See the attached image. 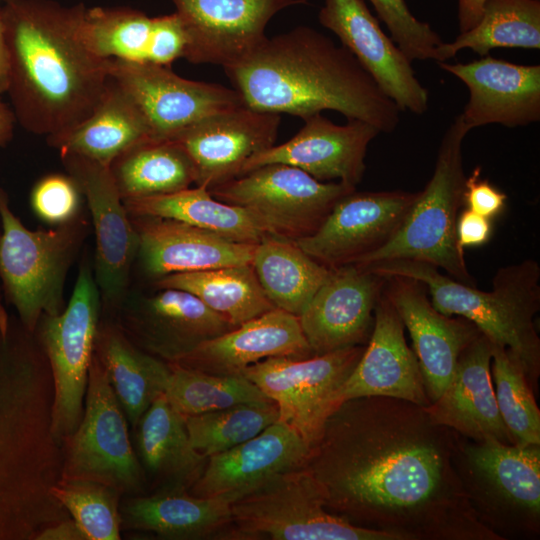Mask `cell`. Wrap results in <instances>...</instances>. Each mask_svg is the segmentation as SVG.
<instances>
[{
	"label": "cell",
	"instance_id": "6da1fadb",
	"mask_svg": "<svg viewBox=\"0 0 540 540\" xmlns=\"http://www.w3.org/2000/svg\"><path fill=\"white\" fill-rule=\"evenodd\" d=\"M440 427L405 400L351 399L326 419L304 466L330 512L409 538L412 527L441 526L436 517L441 521L460 492Z\"/></svg>",
	"mask_w": 540,
	"mask_h": 540
},
{
	"label": "cell",
	"instance_id": "7a4b0ae2",
	"mask_svg": "<svg viewBox=\"0 0 540 540\" xmlns=\"http://www.w3.org/2000/svg\"><path fill=\"white\" fill-rule=\"evenodd\" d=\"M9 58L7 92L16 121L46 138L70 129L98 103L108 60L80 35L84 6L51 0H1Z\"/></svg>",
	"mask_w": 540,
	"mask_h": 540
},
{
	"label": "cell",
	"instance_id": "3957f363",
	"mask_svg": "<svg viewBox=\"0 0 540 540\" xmlns=\"http://www.w3.org/2000/svg\"><path fill=\"white\" fill-rule=\"evenodd\" d=\"M244 105L306 119L324 110L360 120L380 133L400 123L398 106L343 45L309 26L268 38L224 68Z\"/></svg>",
	"mask_w": 540,
	"mask_h": 540
},
{
	"label": "cell",
	"instance_id": "277c9868",
	"mask_svg": "<svg viewBox=\"0 0 540 540\" xmlns=\"http://www.w3.org/2000/svg\"><path fill=\"white\" fill-rule=\"evenodd\" d=\"M358 266L384 277L401 276L420 282L438 311L471 321L492 344L510 353L528 382H536L540 339L534 318L540 309V267L535 260L500 268L491 291L461 283L421 261L389 260Z\"/></svg>",
	"mask_w": 540,
	"mask_h": 540
},
{
	"label": "cell",
	"instance_id": "5b68a950",
	"mask_svg": "<svg viewBox=\"0 0 540 540\" xmlns=\"http://www.w3.org/2000/svg\"><path fill=\"white\" fill-rule=\"evenodd\" d=\"M470 130L456 116L444 133L433 175L417 197L396 235L356 265L389 260H415L445 270L453 279L471 286L464 250L457 241L456 224L464 205L466 176L462 144Z\"/></svg>",
	"mask_w": 540,
	"mask_h": 540
},
{
	"label": "cell",
	"instance_id": "8992f818",
	"mask_svg": "<svg viewBox=\"0 0 540 540\" xmlns=\"http://www.w3.org/2000/svg\"><path fill=\"white\" fill-rule=\"evenodd\" d=\"M0 286L21 325L35 332L43 315L65 308L64 285L88 232L82 213L49 230H31L15 215L0 188Z\"/></svg>",
	"mask_w": 540,
	"mask_h": 540
},
{
	"label": "cell",
	"instance_id": "52a82bcc",
	"mask_svg": "<svg viewBox=\"0 0 540 540\" xmlns=\"http://www.w3.org/2000/svg\"><path fill=\"white\" fill-rule=\"evenodd\" d=\"M231 539L394 540L397 534L361 527L330 512L305 467L280 473L232 506Z\"/></svg>",
	"mask_w": 540,
	"mask_h": 540
},
{
	"label": "cell",
	"instance_id": "ba28073f",
	"mask_svg": "<svg viewBox=\"0 0 540 540\" xmlns=\"http://www.w3.org/2000/svg\"><path fill=\"white\" fill-rule=\"evenodd\" d=\"M129 422L100 361L93 354L82 418L62 441L61 479L91 481L124 496L145 493L146 478Z\"/></svg>",
	"mask_w": 540,
	"mask_h": 540
},
{
	"label": "cell",
	"instance_id": "9c48e42d",
	"mask_svg": "<svg viewBox=\"0 0 540 540\" xmlns=\"http://www.w3.org/2000/svg\"><path fill=\"white\" fill-rule=\"evenodd\" d=\"M101 309L94 275L84 262L64 310L57 315H43L34 332L53 377L52 430L61 445L82 418Z\"/></svg>",
	"mask_w": 540,
	"mask_h": 540
},
{
	"label": "cell",
	"instance_id": "30bf717a",
	"mask_svg": "<svg viewBox=\"0 0 540 540\" xmlns=\"http://www.w3.org/2000/svg\"><path fill=\"white\" fill-rule=\"evenodd\" d=\"M356 187L322 182L282 163L267 164L217 185L216 199L252 214L268 234L298 240L314 233L337 201Z\"/></svg>",
	"mask_w": 540,
	"mask_h": 540
},
{
	"label": "cell",
	"instance_id": "8fae6325",
	"mask_svg": "<svg viewBox=\"0 0 540 540\" xmlns=\"http://www.w3.org/2000/svg\"><path fill=\"white\" fill-rule=\"evenodd\" d=\"M365 345L350 346L298 359L271 357L245 368L241 375L254 383L278 408L311 449L333 412V399L357 365Z\"/></svg>",
	"mask_w": 540,
	"mask_h": 540
},
{
	"label": "cell",
	"instance_id": "7c38bea8",
	"mask_svg": "<svg viewBox=\"0 0 540 540\" xmlns=\"http://www.w3.org/2000/svg\"><path fill=\"white\" fill-rule=\"evenodd\" d=\"M78 184L92 219L96 240L94 278L102 306L117 313L126 300L139 240L109 167L79 155L60 154Z\"/></svg>",
	"mask_w": 540,
	"mask_h": 540
},
{
	"label": "cell",
	"instance_id": "4fadbf2b",
	"mask_svg": "<svg viewBox=\"0 0 540 540\" xmlns=\"http://www.w3.org/2000/svg\"><path fill=\"white\" fill-rule=\"evenodd\" d=\"M108 74L137 104L154 139H171L205 117L244 105L235 89L185 79L150 62L108 60Z\"/></svg>",
	"mask_w": 540,
	"mask_h": 540
},
{
	"label": "cell",
	"instance_id": "5bb4252c",
	"mask_svg": "<svg viewBox=\"0 0 540 540\" xmlns=\"http://www.w3.org/2000/svg\"><path fill=\"white\" fill-rule=\"evenodd\" d=\"M417 192H357L340 198L319 228L296 243L332 269L355 264L386 245L398 232Z\"/></svg>",
	"mask_w": 540,
	"mask_h": 540
},
{
	"label": "cell",
	"instance_id": "9a60e30c",
	"mask_svg": "<svg viewBox=\"0 0 540 540\" xmlns=\"http://www.w3.org/2000/svg\"><path fill=\"white\" fill-rule=\"evenodd\" d=\"M186 36L184 58L195 64L233 66L266 39V27L282 10L305 0H172Z\"/></svg>",
	"mask_w": 540,
	"mask_h": 540
},
{
	"label": "cell",
	"instance_id": "2e32d148",
	"mask_svg": "<svg viewBox=\"0 0 540 540\" xmlns=\"http://www.w3.org/2000/svg\"><path fill=\"white\" fill-rule=\"evenodd\" d=\"M150 297L125 300L116 324L141 350L172 363L201 343L235 328L185 290L160 288Z\"/></svg>",
	"mask_w": 540,
	"mask_h": 540
},
{
	"label": "cell",
	"instance_id": "e0dca14e",
	"mask_svg": "<svg viewBox=\"0 0 540 540\" xmlns=\"http://www.w3.org/2000/svg\"><path fill=\"white\" fill-rule=\"evenodd\" d=\"M318 20L338 37L401 111L418 115L427 111L428 90L364 0H324Z\"/></svg>",
	"mask_w": 540,
	"mask_h": 540
},
{
	"label": "cell",
	"instance_id": "ac0fdd59",
	"mask_svg": "<svg viewBox=\"0 0 540 540\" xmlns=\"http://www.w3.org/2000/svg\"><path fill=\"white\" fill-rule=\"evenodd\" d=\"M280 123V114L242 105L205 117L171 139L190 157L195 185L209 190L239 177L252 156L275 145Z\"/></svg>",
	"mask_w": 540,
	"mask_h": 540
},
{
	"label": "cell",
	"instance_id": "d6986e66",
	"mask_svg": "<svg viewBox=\"0 0 540 540\" xmlns=\"http://www.w3.org/2000/svg\"><path fill=\"white\" fill-rule=\"evenodd\" d=\"M385 282L386 277L356 264L330 269L298 317L313 355L368 342Z\"/></svg>",
	"mask_w": 540,
	"mask_h": 540
},
{
	"label": "cell",
	"instance_id": "ffe728a7",
	"mask_svg": "<svg viewBox=\"0 0 540 540\" xmlns=\"http://www.w3.org/2000/svg\"><path fill=\"white\" fill-rule=\"evenodd\" d=\"M384 294L410 333L425 391L436 401L453 378L463 350L481 333L469 320L438 311L420 282L386 277Z\"/></svg>",
	"mask_w": 540,
	"mask_h": 540
},
{
	"label": "cell",
	"instance_id": "44dd1931",
	"mask_svg": "<svg viewBox=\"0 0 540 540\" xmlns=\"http://www.w3.org/2000/svg\"><path fill=\"white\" fill-rule=\"evenodd\" d=\"M303 121L304 126L291 139L252 156L241 175L263 165L282 163L322 182L337 180L356 187L365 172L368 145L380 131L360 120L338 125L321 113Z\"/></svg>",
	"mask_w": 540,
	"mask_h": 540
},
{
	"label": "cell",
	"instance_id": "7402d4cb",
	"mask_svg": "<svg viewBox=\"0 0 540 540\" xmlns=\"http://www.w3.org/2000/svg\"><path fill=\"white\" fill-rule=\"evenodd\" d=\"M404 324L384 289L374 310L373 329L357 365L333 399V411L361 397H390L426 407L427 397L417 358L405 339Z\"/></svg>",
	"mask_w": 540,
	"mask_h": 540
},
{
	"label": "cell",
	"instance_id": "603a6c76",
	"mask_svg": "<svg viewBox=\"0 0 540 540\" xmlns=\"http://www.w3.org/2000/svg\"><path fill=\"white\" fill-rule=\"evenodd\" d=\"M437 63L469 90L459 115L469 130L489 124L513 128L540 120V65L515 64L490 55L469 63Z\"/></svg>",
	"mask_w": 540,
	"mask_h": 540
},
{
	"label": "cell",
	"instance_id": "cb8c5ba5",
	"mask_svg": "<svg viewBox=\"0 0 540 540\" xmlns=\"http://www.w3.org/2000/svg\"><path fill=\"white\" fill-rule=\"evenodd\" d=\"M309 453L299 434L278 419L255 437L208 457L189 492L225 498L233 504L276 475L304 466Z\"/></svg>",
	"mask_w": 540,
	"mask_h": 540
},
{
	"label": "cell",
	"instance_id": "d4e9b609",
	"mask_svg": "<svg viewBox=\"0 0 540 540\" xmlns=\"http://www.w3.org/2000/svg\"><path fill=\"white\" fill-rule=\"evenodd\" d=\"M313 352L299 318L274 308L207 340L175 362L217 375H241L248 366L271 357L308 358Z\"/></svg>",
	"mask_w": 540,
	"mask_h": 540
},
{
	"label": "cell",
	"instance_id": "484cf974",
	"mask_svg": "<svg viewBox=\"0 0 540 540\" xmlns=\"http://www.w3.org/2000/svg\"><path fill=\"white\" fill-rule=\"evenodd\" d=\"M130 218L138 234L137 258L143 270L156 279L251 263L255 245L230 241L169 218Z\"/></svg>",
	"mask_w": 540,
	"mask_h": 540
},
{
	"label": "cell",
	"instance_id": "4316f807",
	"mask_svg": "<svg viewBox=\"0 0 540 540\" xmlns=\"http://www.w3.org/2000/svg\"><path fill=\"white\" fill-rule=\"evenodd\" d=\"M492 343L480 333L461 353L452 380L440 397L423 407L441 426L481 441L513 444L498 410L491 380Z\"/></svg>",
	"mask_w": 540,
	"mask_h": 540
},
{
	"label": "cell",
	"instance_id": "83f0119b",
	"mask_svg": "<svg viewBox=\"0 0 540 540\" xmlns=\"http://www.w3.org/2000/svg\"><path fill=\"white\" fill-rule=\"evenodd\" d=\"M232 502L199 497L183 489H161L126 496L120 502L122 529L163 539L198 540L230 536Z\"/></svg>",
	"mask_w": 540,
	"mask_h": 540
},
{
	"label": "cell",
	"instance_id": "f1b7e54d",
	"mask_svg": "<svg viewBox=\"0 0 540 540\" xmlns=\"http://www.w3.org/2000/svg\"><path fill=\"white\" fill-rule=\"evenodd\" d=\"M135 451L152 491L190 490L202 474L207 457L191 444L185 417L167 401L164 393L144 412L136 426Z\"/></svg>",
	"mask_w": 540,
	"mask_h": 540
},
{
	"label": "cell",
	"instance_id": "f546056e",
	"mask_svg": "<svg viewBox=\"0 0 540 540\" xmlns=\"http://www.w3.org/2000/svg\"><path fill=\"white\" fill-rule=\"evenodd\" d=\"M150 138L149 126L137 104L109 77L92 112L46 140L59 154L79 155L109 167L122 153Z\"/></svg>",
	"mask_w": 540,
	"mask_h": 540
},
{
	"label": "cell",
	"instance_id": "4dcf8cb0",
	"mask_svg": "<svg viewBox=\"0 0 540 540\" xmlns=\"http://www.w3.org/2000/svg\"><path fill=\"white\" fill-rule=\"evenodd\" d=\"M94 353L133 428L164 393L170 366L134 345L116 322L100 321Z\"/></svg>",
	"mask_w": 540,
	"mask_h": 540
},
{
	"label": "cell",
	"instance_id": "1f68e13d",
	"mask_svg": "<svg viewBox=\"0 0 540 540\" xmlns=\"http://www.w3.org/2000/svg\"><path fill=\"white\" fill-rule=\"evenodd\" d=\"M123 203L130 216L169 218L238 243L255 245L268 235L247 210L216 199L203 186Z\"/></svg>",
	"mask_w": 540,
	"mask_h": 540
},
{
	"label": "cell",
	"instance_id": "d6a6232c",
	"mask_svg": "<svg viewBox=\"0 0 540 540\" xmlns=\"http://www.w3.org/2000/svg\"><path fill=\"white\" fill-rule=\"evenodd\" d=\"M251 265L272 305L297 317L330 273L296 241L270 234L255 244Z\"/></svg>",
	"mask_w": 540,
	"mask_h": 540
},
{
	"label": "cell",
	"instance_id": "836d02e7",
	"mask_svg": "<svg viewBox=\"0 0 540 540\" xmlns=\"http://www.w3.org/2000/svg\"><path fill=\"white\" fill-rule=\"evenodd\" d=\"M122 200L175 193L196 182L194 165L173 139H147L109 166Z\"/></svg>",
	"mask_w": 540,
	"mask_h": 540
},
{
	"label": "cell",
	"instance_id": "e575fe53",
	"mask_svg": "<svg viewBox=\"0 0 540 540\" xmlns=\"http://www.w3.org/2000/svg\"><path fill=\"white\" fill-rule=\"evenodd\" d=\"M155 286L192 293L234 327L275 308L251 263L170 274L156 279Z\"/></svg>",
	"mask_w": 540,
	"mask_h": 540
},
{
	"label": "cell",
	"instance_id": "d590c367",
	"mask_svg": "<svg viewBox=\"0 0 540 540\" xmlns=\"http://www.w3.org/2000/svg\"><path fill=\"white\" fill-rule=\"evenodd\" d=\"M476 472L506 501L533 515L540 512V448L486 437L467 450Z\"/></svg>",
	"mask_w": 540,
	"mask_h": 540
},
{
	"label": "cell",
	"instance_id": "8d00e7d4",
	"mask_svg": "<svg viewBox=\"0 0 540 540\" xmlns=\"http://www.w3.org/2000/svg\"><path fill=\"white\" fill-rule=\"evenodd\" d=\"M481 57L494 48L540 49L539 0H486L477 25L439 48L441 62L462 49Z\"/></svg>",
	"mask_w": 540,
	"mask_h": 540
},
{
	"label": "cell",
	"instance_id": "74e56055",
	"mask_svg": "<svg viewBox=\"0 0 540 540\" xmlns=\"http://www.w3.org/2000/svg\"><path fill=\"white\" fill-rule=\"evenodd\" d=\"M164 395L182 416L189 417L239 404L273 403L243 375L229 376L169 363Z\"/></svg>",
	"mask_w": 540,
	"mask_h": 540
},
{
	"label": "cell",
	"instance_id": "f35d334b",
	"mask_svg": "<svg viewBox=\"0 0 540 540\" xmlns=\"http://www.w3.org/2000/svg\"><path fill=\"white\" fill-rule=\"evenodd\" d=\"M153 18L128 8H84L80 35L87 48L104 60L148 62Z\"/></svg>",
	"mask_w": 540,
	"mask_h": 540
},
{
	"label": "cell",
	"instance_id": "ab89813d",
	"mask_svg": "<svg viewBox=\"0 0 540 540\" xmlns=\"http://www.w3.org/2000/svg\"><path fill=\"white\" fill-rule=\"evenodd\" d=\"M278 419L274 402L239 404L185 417L192 446L207 458L255 437Z\"/></svg>",
	"mask_w": 540,
	"mask_h": 540
},
{
	"label": "cell",
	"instance_id": "60d3db41",
	"mask_svg": "<svg viewBox=\"0 0 540 540\" xmlns=\"http://www.w3.org/2000/svg\"><path fill=\"white\" fill-rule=\"evenodd\" d=\"M492 373L501 418L521 447L540 444V411L522 367L503 347L492 344Z\"/></svg>",
	"mask_w": 540,
	"mask_h": 540
},
{
	"label": "cell",
	"instance_id": "b9f144b4",
	"mask_svg": "<svg viewBox=\"0 0 540 540\" xmlns=\"http://www.w3.org/2000/svg\"><path fill=\"white\" fill-rule=\"evenodd\" d=\"M52 494L69 512L86 540L121 538L123 495L115 489L91 481L60 479Z\"/></svg>",
	"mask_w": 540,
	"mask_h": 540
},
{
	"label": "cell",
	"instance_id": "7bdbcfd3",
	"mask_svg": "<svg viewBox=\"0 0 540 540\" xmlns=\"http://www.w3.org/2000/svg\"><path fill=\"white\" fill-rule=\"evenodd\" d=\"M385 23L391 39L412 62H441L439 48L444 43L432 27L417 19L405 0H369Z\"/></svg>",
	"mask_w": 540,
	"mask_h": 540
},
{
	"label": "cell",
	"instance_id": "ee69618b",
	"mask_svg": "<svg viewBox=\"0 0 540 540\" xmlns=\"http://www.w3.org/2000/svg\"><path fill=\"white\" fill-rule=\"evenodd\" d=\"M81 196L78 184L68 173H52L36 182L31 191L30 203L42 221L58 226L81 214Z\"/></svg>",
	"mask_w": 540,
	"mask_h": 540
},
{
	"label": "cell",
	"instance_id": "f6af8a7d",
	"mask_svg": "<svg viewBox=\"0 0 540 540\" xmlns=\"http://www.w3.org/2000/svg\"><path fill=\"white\" fill-rule=\"evenodd\" d=\"M187 36L176 12L153 18V32L148 51V62L170 67L184 58Z\"/></svg>",
	"mask_w": 540,
	"mask_h": 540
},
{
	"label": "cell",
	"instance_id": "bcb514c9",
	"mask_svg": "<svg viewBox=\"0 0 540 540\" xmlns=\"http://www.w3.org/2000/svg\"><path fill=\"white\" fill-rule=\"evenodd\" d=\"M481 167L477 166L466 178L464 205L467 209L492 219L505 208L507 195L494 187L487 179H481Z\"/></svg>",
	"mask_w": 540,
	"mask_h": 540
},
{
	"label": "cell",
	"instance_id": "7dc6e473",
	"mask_svg": "<svg viewBox=\"0 0 540 540\" xmlns=\"http://www.w3.org/2000/svg\"><path fill=\"white\" fill-rule=\"evenodd\" d=\"M491 233V219L467 208L458 215L456 234L461 249L485 244L490 239Z\"/></svg>",
	"mask_w": 540,
	"mask_h": 540
},
{
	"label": "cell",
	"instance_id": "c3c4849f",
	"mask_svg": "<svg viewBox=\"0 0 540 540\" xmlns=\"http://www.w3.org/2000/svg\"><path fill=\"white\" fill-rule=\"evenodd\" d=\"M36 540H86V537L77 523L68 518L42 530Z\"/></svg>",
	"mask_w": 540,
	"mask_h": 540
},
{
	"label": "cell",
	"instance_id": "681fc988",
	"mask_svg": "<svg viewBox=\"0 0 540 540\" xmlns=\"http://www.w3.org/2000/svg\"><path fill=\"white\" fill-rule=\"evenodd\" d=\"M486 0H458V23L461 32L474 28L480 21Z\"/></svg>",
	"mask_w": 540,
	"mask_h": 540
},
{
	"label": "cell",
	"instance_id": "f907efd6",
	"mask_svg": "<svg viewBox=\"0 0 540 540\" xmlns=\"http://www.w3.org/2000/svg\"><path fill=\"white\" fill-rule=\"evenodd\" d=\"M16 122L12 109L0 100V147L12 139Z\"/></svg>",
	"mask_w": 540,
	"mask_h": 540
},
{
	"label": "cell",
	"instance_id": "816d5d0a",
	"mask_svg": "<svg viewBox=\"0 0 540 540\" xmlns=\"http://www.w3.org/2000/svg\"><path fill=\"white\" fill-rule=\"evenodd\" d=\"M9 77V58L5 28L0 12V95L7 92Z\"/></svg>",
	"mask_w": 540,
	"mask_h": 540
},
{
	"label": "cell",
	"instance_id": "f5cc1de1",
	"mask_svg": "<svg viewBox=\"0 0 540 540\" xmlns=\"http://www.w3.org/2000/svg\"><path fill=\"white\" fill-rule=\"evenodd\" d=\"M1 1V0H0Z\"/></svg>",
	"mask_w": 540,
	"mask_h": 540
}]
</instances>
